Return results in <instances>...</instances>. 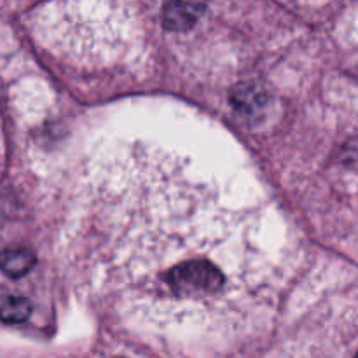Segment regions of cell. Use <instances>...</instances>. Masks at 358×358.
Segmentation results:
<instances>
[{"label": "cell", "instance_id": "1", "mask_svg": "<svg viewBox=\"0 0 358 358\" xmlns=\"http://www.w3.org/2000/svg\"><path fill=\"white\" fill-rule=\"evenodd\" d=\"M121 168L98 220L122 310L159 329L226 324L259 282L240 220L164 156Z\"/></svg>", "mask_w": 358, "mask_h": 358}, {"label": "cell", "instance_id": "2", "mask_svg": "<svg viewBox=\"0 0 358 358\" xmlns=\"http://www.w3.org/2000/svg\"><path fill=\"white\" fill-rule=\"evenodd\" d=\"M205 3H189V2H171L164 6L163 24L166 30L182 31L189 30L196 24L201 13L205 10Z\"/></svg>", "mask_w": 358, "mask_h": 358}, {"label": "cell", "instance_id": "3", "mask_svg": "<svg viewBox=\"0 0 358 358\" xmlns=\"http://www.w3.org/2000/svg\"><path fill=\"white\" fill-rule=\"evenodd\" d=\"M35 264V255L27 248H9L2 255V269L10 278L27 275Z\"/></svg>", "mask_w": 358, "mask_h": 358}, {"label": "cell", "instance_id": "4", "mask_svg": "<svg viewBox=\"0 0 358 358\" xmlns=\"http://www.w3.org/2000/svg\"><path fill=\"white\" fill-rule=\"evenodd\" d=\"M31 313V304L27 297L3 296L0 304V317L6 324H21Z\"/></svg>", "mask_w": 358, "mask_h": 358}, {"label": "cell", "instance_id": "5", "mask_svg": "<svg viewBox=\"0 0 358 358\" xmlns=\"http://www.w3.org/2000/svg\"><path fill=\"white\" fill-rule=\"evenodd\" d=\"M355 358H358V353H357V355H355Z\"/></svg>", "mask_w": 358, "mask_h": 358}]
</instances>
